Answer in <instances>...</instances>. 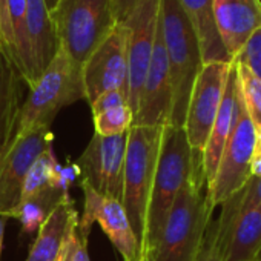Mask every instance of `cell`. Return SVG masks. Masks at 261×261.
<instances>
[{"label":"cell","instance_id":"cell-1","mask_svg":"<svg viewBox=\"0 0 261 261\" xmlns=\"http://www.w3.org/2000/svg\"><path fill=\"white\" fill-rule=\"evenodd\" d=\"M198 169H201V154L192 151L185 129L166 123L162 133V143L149 197L145 250L155 246L177 194Z\"/></svg>","mask_w":261,"mask_h":261},{"label":"cell","instance_id":"cell-2","mask_svg":"<svg viewBox=\"0 0 261 261\" xmlns=\"http://www.w3.org/2000/svg\"><path fill=\"white\" fill-rule=\"evenodd\" d=\"M203 171L198 169L180 189L152 250L155 261H197L212 209L206 197Z\"/></svg>","mask_w":261,"mask_h":261},{"label":"cell","instance_id":"cell-3","mask_svg":"<svg viewBox=\"0 0 261 261\" xmlns=\"http://www.w3.org/2000/svg\"><path fill=\"white\" fill-rule=\"evenodd\" d=\"M163 126H133L127 130L121 204L134 229L142 253L146 246V217Z\"/></svg>","mask_w":261,"mask_h":261},{"label":"cell","instance_id":"cell-4","mask_svg":"<svg viewBox=\"0 0 261 261\" xmlns=\"http://www.w3.org/2000/svg\"><path fill=\"white\" fill-rule=\"evenodd\" d=\"M160 22L172 86V105L168 124L183 127L189 95L203 68V60L197 37L178 0H162Z\"/></svg>","mask_w":261,"mask_h":261},{"label":"cell","instance_id":"cell-5","mask_svg":"<svg viewBox=\"0 0 261 261\" xmlns=\"http://www.w3.org/2000/svg\"><path fill=\"white\" fill-rule=\"evenodd\" d=\"M82 98H85L82 65L59 46L54 59L22 103L16 136L37 127H51L62 108Z\"/></svg>","mask_w":261,"mask_h":261},{"label":"cell","instance_id":"cell-6","mask_svg":"<svg viewBox=\"0 0 261 261\" xmlns=\"http://www.w3.org/2000/svg\"><path fill=\"white\" fill-rule=\"evenodd\" d=\"M49 14L59 46L79 65L117 25L112 0H57Z\"/></svg>","mask_w":261,"mask_h":261},{"label":"cell","instance_id":"cell-7","mask_svg":"<svg viewBox=\"0 0 261 261\" xmlns=\"http://www.w3.org/2000/svg\"><path fill=\"white\" fill-rule=\"evenodd\" d=\"M255 139L256 130L246 114L238 92V111L232 134L220 159L215 177L209 188H206L207 203L212 211L237 194L249 180Z\"/></svg>","mask_w":261,"mask_h":261},{"label":"cell","instance_id":"cell-8","mask_svg":"<svg viewBox=\"0 0 261 261\" xmlns=\"http://www.w3.org/2000/svg\"><path fill=\"white\" fill-rule=\"evenodd\" d=\"M162 0H137L133 11L121 23L126 31L127 53V105L137 112L142 88L149 68Z\"/></svg>","mask_w":261,"mask_h":261},{"label":"cell","instance_id":"cell-9","mask_svg":"<svg viewBox=\"0 0 261 261\" xmlns=\"http://www.w3.org/2000/svg\"><path fill=\"white\" fill-rule=\"evenodd\" d=\"M232 62L204 63L192 86L183 129L189 146L201 154L217 118Z\"/></svg>","mask_w":261,"mask_h":261},{"label":"cell","instance_id":"cell-10","mask_svg":"<svg viewBox=\"0 0 261 261\" xmlns=\"http://www.w3.org/2000/svg\"><path fill=\"white\" fill-rule=\"evenodd\" d=\"M51 127H37L19 134L0 152V215L10 218L19 206L25 178L39 155L53 146Z\"/></svg>","mask_w":261,"mask_h":261},{"label":"cell","instance_id":"cell-11","mask_svg":"<svg viewBox=\"0 0 261 261\" xmlns=\"http://www.w3.org/2000/svg\"><path fill=\"white\" fill-rule=\"evenodd\" d=\"M126 146L127 133L112 137L94 134L77 160L82 183L89 185L103 197L121 201Z\"/></svg>","mask_w":261,"mask_h":261},{"label":"cell","instance_id":"cell-12","mask_svg":"<svg viewBox=\"0 0 261 261\" xmlns=\"http://www.w3.org/2000/svg\"><path fill=\"white\" fill-rule=\"evenodd\" d=\"M82 189L85 204L77 226L80 237L88 240L92 224L98 223L124 261H139L142 250L121 201L100 195L86 183H82Z\"/></svg>","mask_w":261,"mask_h":261},{"label":"cell","instance_id":"cell-13","mask_svg":"<svg viewBox=\"0 0 261 261\" xmlns=\"http://www.w3.org/2000/svg\"><path fill=\"white\" fill-rule=\"evenodd\" d=\"M212 226L221 261H255L261 249V207H240L233 197Z\"/></svg>","mask_w":261,"mask_h":261},{"label":"cell","instance_id":"cell-14","mask_svg":"<svg viewBox=\"0 0 261 261\" xmlns=\"http://www.w3.org/2000/svg\"><path fill=\"white\" fill-rule=\"evenodd\" d=\"M82 79L88 103L112 89H123L127 94L126 31L121 23L114 27L82 65Z\"/></svg>","mask_w":261,"mask_h":261},{"label":"cell","instance_id":"cell-15","mask_svg":"<svg viewBox=\"0 0 261 261\" xmlns=\"http://www.w3.org/2000/svg\"><path fill=\"white\" fill-rule=\"evenodd\" d=\"M172 105V86L168 56L163 40L162 22H159L155 43L140 94L133 126H163L169 121Z\"/></svg>","mask_w":261,"mask_h":261},{"label":"cell","instance_id":"cell-16","mask_svg":"<svg viewBox=\"0 0 261 261\" xmlns=\"http://www.w3.org/2000/svg\"><path fill=\"white\" fill-rule=\"evenodd\" d=\"M221 43L230 60L261 27V0H212Z\"/></svg>","mask_w":261,"mask_h":261},{"label":"cell","instance_id":"cell-17","mask_svg":"<svg viewBox=\"0 0 261 261\" xmlns=\"http://www.w3.org/2000/svg\"><path fill=\"white\" fill-rule=\"evenodd\" d=\"M79 214L66 197L40 224L27 261H60L77 230Z\"/></svg>","mask_w":261,"mask_h":261},{"label":"cell","instance_id":"cell-18","mask_svg":"<svg viewBox=\"0 0 261 261\" xmlns=\"http://www.w3.org/2000/svg\"><path fill=\"white\" fill-rule=\"evenodd\" d=\"M237 111H238V86H237V77L232 63L217 118L212 124L206 146L201 152V169H203L206 188H209V185L215 177L220 159L232 134V129L237 120Z\"/></svg>","mask_w":261,"mask_h":261},{"label":"cell","instance_id":"cell-19","mask_svg":"<svg viewBox=\"0 0 261 261\" xmlns=\"http://www.w3.org/2000/svg\"><path fill=\"white\" fill-rule=\"evenodd\" d=\"M178 2L197 37L203 65L212 62H232L217 30L212 0H178Z\"/></svg>","mask_w":261,"mask_h":261},{"label":"cell","instance_id":"cell-20","mask_svg":"<svg viewBox=\"0 0 261 261\" xmlns=\"http://www.w3.org/2000/svg\"><path fill=\"white\" fill-rule=\"evenodd\" d=\"M27 33L39 80L59 48L51 14L45 0H27Z\"/></svg>","mask_w":261,"mask_h":261},{"label":"cell","instance_id":"cell-21","mask_svg":"<svg viewBox=\"0 0 261 261\" xmlns=\"http://www.w3.org/2000/svg\"><path fill=\"white\" fill-rule=\"evenodd\" d=\"M22 79L0 53V152L14 140L22 108Z\"/></svg>","mask_w":261,"mask_h":261},{"label":"cell","instance_id":"cell-22","mask_svg":"<svg viewBox=\"0 0 261 261\" xmlns=\"http://www.w3.org/2000/svg\"><path fill=\"white\" fill-rule=\"evenodd\" d=\"M5 11L11 30V54L8 60L22 82L31 89L37 83V75L27 33V0H5Z\"/></svg>","mask_w":261,"mask_h":261},{"label":"cell","instance_id":"cell-23","mask_svg":"<svg viewBox=\"0 0 261 261\" xmlns=\"http://www.w3.org/2000/svg\"><path fill=\"white\" fill-rule=\"evenodd\" d=\"M66 197H69L66 185H53L43 188L23 198L10 214V218L19 220L23 232H34Z\"/></svg>","mask_w":261,"mask_h":261},{"label":"cell","instance_id":"cell-24","mask_svg":"<svg viewBox=\"0 0 261 261\" xmlns=\"http://www.w3.org/2000/svg\"><path fill=\"white\" fill-rule=\"evenodd\" d=\"M53 185H65L63 175L59 166V162L54 155L53 146L43 151L39 159L33 163L31 169L28 171V175L25 178V185L22 189V198H27L33 195L34 192L53 186Z\"/></svg>","mask_w":261,"mask_h":261},{"label":"cell","instance_id":"cell-25","mask_svg":"<svg viewBox=\"0 0 261 261\" xmlns=\"http://www.w3.org/2000/svg\"><path fill=\"white\" fill-rule=\"evenodd\" d=\"M237 77L238 92L246 109L247 117L250 118L256 133L261 130V79L250 72L241 63L232 62Z\"/></svg>","mask_w":261,"mask_h":261},{"label":"cell","instance_id":"cell-26","mask_svg":"<svg viewBox=\"0 0 261 261\" xmlns=\"http://www.w3.org/2000/svg\"><path fill=\"white\" fill-rule=\"evenodd\" d=\"M94 118V130L97 136L101 137H112L126 134L133 127L134 123V112L129 105H123L101 114L92 115Z\"/></svg>","mask_w":261,"mask_h":261},{"label":"cell","instance_id":"cell-27","mask_svg":"<svg viewBox=\"0 0 261 261\" xmlns=\"http://www.w3.org/2000/svg\"><path fill=\"white\" fill-rule=\"evenodd\" d=\"M232 62L241 63L258 79H261V27L250 34Z\"/></svg>","mask_w":261,"mask_h":261},{"label":"cell","instance_id":"cell-28","mask_svg":"<svg viewBox=\"0 0 261 261\" xmlns=\"http://www.w3.org/2000/svg\"><path fill=\"white\" fill-rule=\"evenodd\" d=\"M232 197L240 207H261V177L250 175L244 186Z\"/></svg>","mask_w":261,"mask_h":261},{"label":"cell","instance_id":"cell-29","mask_svg":"<svg viewBox=\"0 0 261 261\" xmlns=\"http://www.w3.org/2000/svg\"><path fill=\"white\" fill-rule=\"evenodd\" d=\"M91 105V111H92V115H97V114H101L105 111H109V109H114V108H118V106H123V105H127V94L126 91L123 89H112V91H106L103 92L101 95H98Z\"/></svg>","mask_w":261,"mask_h":261},{"label":"cell","instance_id":"cell-30","mask_svg":"<svg viewBox=\"0 0 261 261\" xmlns=\"http://www.w3.org/2000/svg\"><path fill=\"white\" fill-rule=\"evenodd\" d=\"M0 53L7 59L11 54V30L5 11V0H0Z\"/></svg>","mask_w":261,"mask_h":261},{"label":"cell","instance_id":"cell-31","mask_svg":"<svg viewBox=\"0 0 261 261\" xmlns=\"http://www.w3.org/2000/svg\"><path fill=\"white\" fill-rule=\"evenodd\" d=\"M68 261H91L88 253V240L80 237L79 230L74 232L68 246Z\"/></svg>","mask_w":261,"mask_h":261},{"label":"cell","instance_id":"cell-32","mask_svg":"<svg viewBox=\"0 0 261 261\" xmlns=\"http://www.w3.org/2000/svg\"><path fill=\"white\" fill-rule=\"evenodd\" d=\"M197 261H221L212 227H207V230H206V235H204L201 249L198 252Z\"/></svg>","mask_w":261,"mask_h":261},{"label":"cell","instance_id":"cell-33","mask_svg":"<svg viewBox=\"0 0 261 261\" xmlns=\"http://www.w3.org/2000/svg\"><path fill=\"white\" fill-rule=\"evenodd\" d=\"M137 0H112V8L117 23H123L124 19L133 11Z\"/></svg>","mask_w":261,"mask_h":261},{"label":"cell","instance_id":"cell-34","mask_svg":"<svg viewBox=\"0 0 261 261\" xmlns=\"http://www.w3.org/2000/svg\"><path fill=\"white\" fill-rule=\"evenodd\" d=\"M250 175L261 177V130L256 133V139L253 145V152L250 160Z\"/></svg>","mask_w":261,"mask_h":261},{"label":"cell","instance_id":"cell-35","mask_svg":"<svg viewBox=\"0 0 261 261\" xmlns=\"http://www.w3.org/2000/svg\"><path fill=\"white\" fill-rule=\"evenodd\" d=\"M7 217L0 215V255H2V247H4V237H5V226H7Z\"/></svg>","mask_w":261,"mask_h":261},{"label":"cell","instance_id":"cell-36","mask_svg":"<svg viewBox=\"0 0 261 261\" xmlns=\"http://www.w3.org/2000/svg\"><path fill=\"white\" fill-rule=\"evenodd\" d=\"M139 261H155V258H154V255H152V250L146 249V250L142 253V256H140Z\"/></svg>","mask_w":261,"mask_h":261},{"label":"cell","instance_id":"cell-37","mask_svg":"<svg viewBox=\"0 0 261 261\" xmlns=\"http://www.w3.org/2000/svg\"><path fill=\"white\" fill-rule=\"evenodd\" d=\"M46 2V7H48V10H49V13H51V10L56 7V4H57V0H45Z\"/></svg>","mask_w":261,"mask_h":261},{"label":"cell","instance_id":"cell-38","mask_svg":"<svg viewBox=\"0 0 261 261\" xmlns=\"http://www.w3.org/2000/svg\"><path fill=\"white\" fill-rule=\"evenodd\" d=\"M68 246H69V244H68ZM60 261H68V247H66V252H65V255H63V258H62Z\"/></svg>","mask_w":261,"mask_h":261},{"label":"cell","instance_id":"cell-39","mask_svg":"<svg viewBox=\"0 0 261 261\" xmlns=\"http://www.w3.org/2000/svg\"><path fill=\"white\" fill-rule=\"evenodd\" d=\"M255 261H261V249H259V252H258V255H256V259Z\"/></svg>","mask_w":261,"mask_h":261}]
</instances>
